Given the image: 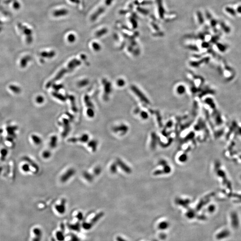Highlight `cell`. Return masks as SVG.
<instances>
[{"instance_id": "6da1fadb", "label": "cell", "mask_w": 241, "mask_h": 241, "mask_svg": "<svg viewBox=\"0 0 241 241\" xmlns=\"http://www.w3.org/2000/svg\"><path fill=\"white\" fill-rule=\"evenodd\" d=\"M80 64H81V62L79 60L76 59L71 60L70 62H69L67 68L62 69L53 79H52L51 81H50L47 83V87L49 88L51 86V85L53 84L55 81H57L58 79H60V78L62 77L64 74L68 73L69 72L68 71H72L76 67L79 65Z\"/></svg>"}, {"instance_id": "7a4b0ae2", "label": "cell", "mask_w": 241, "mask_h": 241, "mask_svg": "<svg viewBox=\"0 0 241 241\" xmlns=\"http://www.w3.org/2000/svg\"><path fill=\"white\" fill-rule=\"evenodd\" d=\"M17 28L18 31L22 32L23 34L25 35V36L27 39V41L29 43L31 42L32 40V31L31 29L29 28L27 26L23 25L21 23L17 24Z\"/></svg>"}, {"instance_id": "3957f363", "label": "cell", "mask_w": 241, "mask_h": 241, "mask_svg": "<svg viewBox=\"0 0 241 241\" xmlns=\"http://www.w3.org/2000/svg\"><path fill=\"white\" fill-rule=\"evenodd\" d=\"M109 3H110V0H107L105 5H103L102 6L100 7L99 9H97L96 10V11L93 14V15L91 16V20L92 21L96 20V19L97 18V17L100 16V15L101 14L105 11L104 10H105L106 7L109 5Z\"/></svg>"}, {"instance_id": "277c9868", "label": "cell", "mask_w": 241, "mask_h": 241, "mask_svg": "<svg viewBox=\"0 0 241 241\" xmlns=\"http://www.w3.org/2000/svg\"><path fill=\"white\" fill-rule=\"evenodd\" d=\"M231 235L230 231L228 229L222 230L216 235V238L218 240H222L230 237Z\"/></svg>"}, {"instance_id": "5b68a950", "label": "cell", "mask_w": 241, "mask_h": 241, "mask_svg": "<svg viewBox=\"0 0 241 241\" xmlns=\"http://www.w3.org/2000/svg\"><path fill=\"white\" fill-rule=\"evenodd\" d=\"M32 233L34 235V238L32 241H41L43 236V232L42 230L39 228H34L32 230Z\"/></svg>"}, {"instance_id": "8992f818", "label": "cell", "mask_w": 241, "mask_h": 241, "mask_svg": "<svg viewBox=\"0 0 241 241\" xmlns=\"http://www.w3.org/2000/svg\"><path fill=\"white\" fill-rule=\"evenodd\" d=\"M4 3L7 5H9L10 8L14 10H18L21 8L20 3L17 0H5Z\"/></svg>"}, {"instance_id": "52a82bcc", "label": "cell", "mask_w": 241, "mask_h": 241, "mask_svg": "<svg viewBox=\"0 0 241 241\" xmlns=\"http://www.w3.org/2000/svg\"><path fill=\"white\" fill-rule=\"evenodd\" d=\"M75 171L73 169H70L68 170L63 176H62L61 180L63 182L66 181L68 179L70 178L72 176L75 174Z\"/></svg>"}, {"instance_id": "ba28073f", "label": "cell", "mask_w": 241, "mask_h": 241, "mask_svg": "<svg viewBox=\"0 0 241 241\" xmlns=\"http://www.w3.org/2000/svg\"><path fill=\"white\" fill-rule=\"evenodd\" d=\"M68 13V11L65 9H62L56 10L53 13V15L55 17H62L65 16Z\"/></svg>"}, {"instance_id": "9c48e42d", "label": "cell", "mask_w": 241, "mask_h": 241, "mask_svg": "<svg viewBox=\"0 0 241 241\" xmlns=\"http://www.w3.org/2000/svg\"><path fill=\"white\" fill-rule=\"evenodd\" d=\"M55 209L57 212L61 214H63L65 212V207L64 203H62V204L56 205Z\"/></svg>"}, {"instance_id": "30bf717a", "label": "cell", "mask_w": 241, "mask_h": 241, "mask_svg": "<svg viewBox=\"0 0 241 241\" xmlns=\"http://www.w3.org/2000/svg\"><path fill=\"white\" fill-rule=\"evenodd\" d=\"M56 238L57 240L59 241H63L65 239V237L63 233V232L62 231H58L56 233Z\"/></svg>"}, {"instance_id": "8fae6325", "label": "cell", "mask_w": 241, "mask_h": 241, "mask_svg": "<svg viewBox=\"0 0 241 241\" xmlns=\"http://www.w3.org/2000/svg\"><path fill=\"white\" fill-rule=\"evenodd\" d=\"M55 54L54 52L53 51L50 52H43L41 54V56L46 58H52L53 57Z\"/></svg>"}, {"instance_id": "7c38bea8", "label": "cell", "mask_w": 241, "mask_h": 241, "mask_svg": "<svg viewBox=\"0 0 241 241\" xmlns=\"http://www.w3.org/2000/svg\"><path fill=\"white\" fill-rule=\"evenodd\" d=\"M32 139L33 140V142L35 144L37 145H39L41 143L42 140L38 136H37L35 135H33L32 136Z\"/></svg>"}, {"instance_id": "4fadbf2b", "label": "cell", "mask_w": 241, "mask_h": 241, "mask_svg": "<svg viewBox=\"0 0 241 241\" xmlns=\"http://www.w3.org/2000/svg\"><path fill=\"white\" fill-rule=\"evenodd\" d=\"M21 169L23 172H28L30 171V165L28 164H24L22 165L21 167Z\"/></svg>"}, {"instance_id": "5bb4252c", "label": "cell", "mask_w": 241, "mask_h": 241, "mask_svg": "<svg viewBox=\"0 0 241 241\" xmlns=\"http://www.w3.org/2000/svg\"><path fill=\"white\" fill-rule=\"evenodd\" d=\"M57 138L55 136H53L51 138V141L50 143L51 148L55 147L57 144Z\"/></svg>"}, {"instance_id": "9a60e30c", "label": "cell", "mask_w": 241, "mask_h": 241, "mask_svg": "<svg viewBox=\"0 0 241 241\" xmlns=\"http://www.w3.org/2000/svg\"><path fill=\"white\" fill-rule=\"evenodd\" d=\"M68 40L69 42L72 43L74 42V41L76 40V37L75 35L72 34H69L68 37Z\"/></svg>"}, {"instance_id": "2e32d148", "label": "cell", "mask_w": 241, "mask_h": 241, "mask_svg": "<svg viewBox=\"0 0 241 241\" xmlns=\"http://www.w3.org/2000/svg\"><path fill=\"white\" fill-rule=\"evenodd\" d=\"M97 144V142L96 141H92L89 143V146H90L91 148H92L93 150H96V149Z\"/></svg>"}, {"instance_id": "e0dca14e", "label": "cell", "mask_w": 241, "mask_h": 241, "mask_svg": "<svg viewBox=\"0 0 241 241\" xmlns=\"http://www.w3.org/2000/svg\"><path fill=\"white\" fill-rule=\"evenodd\" d=\"M93 48L94 50H95L96 51H99L101 49V47L99 44L96 43H94L93 44Z\"/></svg>"}, {"instance_id": "ac0fdd59", "label": "cell", "mask_w": 241, "mask_h": 241, "mask_svg": "<svg viewBox=\"0 0 241 241\" xmlns=\"http://www.w3.org/2000/svg\"><path fill=\"white\" fill-rule=\"evenodd\" d=\"M88 139V136L87 134L83 135L79 139V140L82 142H86Z\"/></svg>"}, {"instance_id": "d6986e66", "label": "cell", "mask_w": 241, "mask_h": 241, "mask_svg": "<svg viewBox=\"0 0 241 241\" xmlns=\"http://www.w3.org/2000/svg\"><path fill=\"white\" fill-rule=\"evenodd\" d=\"M84 176H85V178L87 179V180H88L91 181V180H92V179H93L92 176H91L89 174H88V173L85 172V173L84 174Z\"/></svg>"}, {"instance_id": "ffe728a7", "label": "cell", "mask_w": 241, "mask_h": 241, "mask_svg": "<svg viewBox=\"0 0 241 241\" xmlns=\"http://www.w3.org/2000/svg\"><path fill=\"white\" fill-rule=\"evenodd\" d=\"M51 155V153L48 151H46L43 152V156L44 158H48Z\"/></svg>"}, {"instance_id": "44dd1931", "label": "cell", "mask_w": 241, "mask_h": 241, "mask_svg": "<svg viewBox=\"0 0 241 241\" xmlns=\"http://www.w3.org/2000/svg\"><path fill=\"white\" fill-rule=\"evenodd\" d=\"M87 114H88V115L90 117H93L94 115V111L92 109H89L87 110Z\"/></svg>"}, {"instance_id": "7402d4cb", "label": "cell", "mask_w": 241, "mask_h": 241, "mask_svg": "<svg viewBox=\"0 0 241 241\" xmlns=\"http://www.w3.org/2000/svg\"><path fill=\"white\" fill-rule=\"evenodd\" d=\"M88 84V81L87 80H84L82 81H81L80 82H79L78 84V85H79V86L81 87V86H84L85 85H87Z\"/></svg>"}, {"instance_id": "603a6c76", "label": "cell", "mask_w": 241, "mask_h": 241, "mask_svg": "<svg viewBox=\"0 0 241 241\" xmlns=\"http://www.w3.org/2000/svg\"><path fill=\"white\" fill-rule=\"evenodd\" d=\"M70 227L71 228V229L73 230H77L78 229H79V225H78V224L70 225Z\"/></svg>"}, {"instance_id": "cb8c5ba5", "label": "cell", "mask_w": 241, "mask_h": 241, "mask_svg": "<svg viewBox=\"0 0 241 241\" xmlns=\"http://www.w3.org/2000/svg\"><path fill=\"white\" fill-rule=\"evenodd\" d=\"M43 101H44V99L42 96H39L38 97H37V98H36V101L39 103H42Z\"/></svg>"}, {"instance_id": "d4e9b609", "label": "cell", "mask_w": 241, "mask_h": 241, "mask_svg": "<svg viewBox=\"0 0 241 241\" xmlns=\"http://www.w3.org/2000/svg\"><path fill=\"white\" fill-rule=\"evenodd\" d=\"M83 216L82 213H79L78 214V215H77V218L79 220H81L83 219Z\"/></svg>"}, {"instance_id": "484cf974", "label": "cell", "mask_w": 241, "mask_h": 241, "mask_svg": "<svg viewBox=\"0 0 241 241\" xmlns=\"http://www.w3.org/2000/svg\"><path fill=\"white\" fill-rule=\"evenodd\" d=\"M94 171H95V173H96V174H98L101 172V169L100 168L97 167L95 169Z\"/></svg>"}, {"instance_id": "4316f807", "label": "cell", "mask_w": 241, "mask_h": 241, "mask_svg": "<svg viewBox=\"0 0 241 241\" xmlns=\"http://www.w3.org/2000/svg\"><path fill=\"white\" fill-rule=\"evenodd\" d=\"M117 84H118V85L121 86V85H122V84H124V81H123L122 80H119L117 82Z\"/></svg>"}, {"instance_id": "83f0119b", "label": "cell", "mask_w": 241, "mask_h": 241, "mask_svg": "<svg viewBox=\"0 0 241 241\" xmlns=\"http://www.w3.org/2000/svg\"><path fill=\"white\" fill-rule=\"evenodd\" d=\"M2 22L0 21V31H1L2 29Z\"/></svg>"}]
</instances>
